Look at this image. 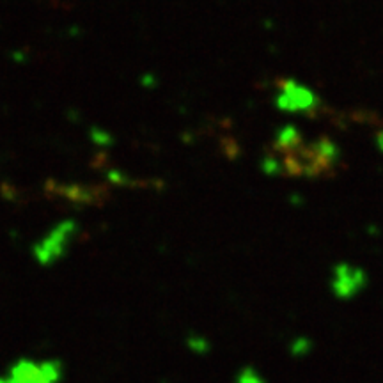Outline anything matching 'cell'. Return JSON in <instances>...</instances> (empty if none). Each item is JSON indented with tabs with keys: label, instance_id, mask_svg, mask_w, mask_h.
Instances as JSON below:
<instances>
[{
	"label": "cell",
	"instance_id": "cell-5",
	"mask_svg": "<svg viewBox=\"0 0 383 383\" xmlns=\"http://www.w3.org/2000/svg\"><path fill=\"white\" fill-rule=\"evenodd\" d=\"M367 286V274L358 266L341 263L332 272L330 287L337 298L348 300Z\"/></svg>",
	"mask_w": 383,
	"mask_h": 383
},
{
	"label": "cell",
	"instance_id": "cell-4",
	"mask_svg": "<svg viewBox=\"0 0 383 383\" xmlns=\"http://www.w3.org/2000/svg\"><path fill=\"white\" fill-rule=\"evenodd\" d=\"M75 233H77L75 220H62L57 224L52 231H48L47 236L34 245V256L38 263L43 266H50L57 259L66 256L75 238Z\"/></svg>",
	"mask_w": 383,
	"mask_h": 383
},
{
	"label": "cell",
	"instance_id": "cell-8",
	"mask_svg": "<svg viewBox=\"0 0 383 383\" xmlns=\"http://www.w3.org/2000/svg\"><path fill=\"white\" fill-rule=\"evenodd\" d=\"M238 383H265L254 369H243L239 373Z\"/></svg>",
	"mask_w": 383,
	"mask_h": 383
},
{
	"label": "cell",
	"instance_id": "cell-2",
	"mask_svg": "<svg viewBox=\"0 0 383 383\" xmlns=\"http://www.w3.org/2000/svg\"><path fill=\"white\" fill-rule=\"evenodd\" d=\"M279 94H277V107L289 114H307V116H318L323 109L321 101L309 88L295 82L291 79H284L279 82Z\"/></svg>",
	"mask_w": 383,
	"mask_h": 383
},
{
	"label": "cell",
	"instance_id": "cell-7",
	"mask_svg": "<svg viewBox=\"0 0 383 383\" xmlns=\"http://www.w3.org/2000/svg\"><path fill=\"white\" fill-rule=\"evenodd\" d=\"M302 142H305V140L302 139L300 131L289 124V127H282L277 131L272 148L277 149V151H289L293 148H298Z\"/></svg>",
	"mask_w": 383,
	"mask_h": 383
},
{
	"label": "cell",
	"instance_id": "cell-9",
	"mask_svg": "<svg viewBox=\"0 0 383 383\" xmlns=\"http://www.w3.org/2000/svg\"><path fill=\"white\" fill-rule=\"evenodd\" d=\"M376 142H378V148L383 151V130L378 131V135H376Z\"/></svg>",
	"mask_w": 383,
	"mask_h": 383
},
{
	"label": "cell",
	"instance_id": "cell-6",
	"mask_svg": "<svg viewBox=\"0 0 383 383\" xmlns=\"http://www.w3.org/2000/svg\"><path fill=\"white\" fill-rule=\"evenodd\" d=\"M48 190H53L55 196L61 199H68L71 202L80 204H92L100 202V199L107 197V192L101 187H80V185H48Z\"/></svg>",
	"mask_w": 383,
	"mask_h": 383
},
{
	"label": "cell",
	"instance_id": "cell-3",
	"mask_svg": "<svg viewBox=\"0 0 383 383\" xmlns=\"http://www.w3.org/2000/svg\"><path fill=\"white\" fill-rule=\"evenodd\" d=\"M62 364L59 360L20 358L8 371V383H61Z\"/></svg>",
	"mask_w": 383,
	"mask_h": 383
},
{
	"label": "cell",
	"instance_id": "cell-1",
	"mask_svg": "<svg viewBox=\"0 0 383 383\" xmlns=\"http://www.w3.org/2000/svg\"><path fill=\"white\" fill-rule=\"evenodd\" d=\"M268 155L279 161L280 176H304V178H327L337 169L341 160L339 146L328 137H319L313 142H302L289 151H277L270 146Z\"/></svg>",
	"mask_w": 383,
	"mask_h": 383
},
{
	"label": "cell",
	"instance_id": "cell-10",
	"mask_svg": "<svg viewBox=\"0 0 383 383\" xmlns=\"http://www.w3.org/2000/svg\"><path fill=\"white\" fill-rule=\"evenodd\" d=\"M0 383H8V382H5V378H0Z\"/></svg>",
	"mask_w": 383,
	"mask_h": 383
}]
</instances>
